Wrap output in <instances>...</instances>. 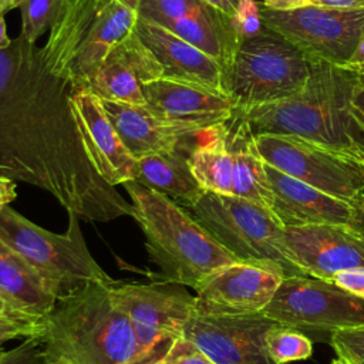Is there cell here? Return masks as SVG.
I'll list each match as a JSON object with an SVG mask.
<instances>
[{
	"mask_svg": "<svg viewBox=\"0 0 364 364\" xmlns=\"http://www.w3.org/2000/svg\"><path fill=\"white\" fill-rule=\"evenodd\" d=\"M307 4L331 9H363L364 0H306Z\"/></svg>",
	"mask_w": 364,
	"mask_h": 364,
	"instance_id": "obj_37",
	"label": "cell"
},
{
	"mask_svg": "<svg viewBox=\"0 0 364 364\" xmlns=\"http://www.w3.org/2000/svg\"><path fill=\"white\" fill-rule=\"evenodd\" d=\"M16 199V181L0 175V209Z\"/></svg>",
	"mask_w": 364,
	"mask_h": 364,
	"instance_id": "obj_38",
	"label": "cell"
},
{
	"mask_svg": "<svg viewBox=\"0 0 364 364\" xmlns=\"http://www.w3.org/2000/svg\"><path fill=\"white\" fill-rule=\"evenodd\" d=\"M41 318L28 314H0V355L3 346L14 338L37 337L41 331Z\"/></svg>",
	"mask_w": 364,
	"mask_h": 364,
	"instance_id": "obj_30",
	"label": "cell"
},
{
	"mask_svg": "<svg viewBox=\"0 0 364 364\" xmlns=\"http://www.w3.org/2000/svg\"><path fill=\"white\" fill-rule=\"evenodd\" d=\"M115 303L129 317L144 350L161 361L195 310V296L186 286L156 280L152 283L109 284Z\"/></svg>",
	"mask_w": 364,
	"mask_h": 364,
	"instance_id": "obj_10",
	"label": "cell"
},
{
	"mask_svg": "<svg viewBox=\"0 0 364 364\" xmlns=\"http://www.w3.org/2000/svg\"><path fill=\"white\" fill-rule=\"evenodd\" d=\"M105 0H61L43 57L53 74L70 80V70L87 30Z\"/></svg>",
	"mask_w": 364,
	"mask_h": 364,
	"instance_id": "obj_22",
	"label": "cell"
},
{
	"mask_svg": "<svg viewBox=\"0 0 364 364\" xmlns=\"http://www.w3.org/2000/svg\"><path fill=\"white\" fill-rule=\"evenodd\" d=\"M286 247L307 276L333 280L334 274L364 267V232L350 225L283 226Z\"/></svg>",
	"mask_w": 364,
	"mask_h": 364,
	"instance_id": "obj_14",
	"label": "cell"
},
{
	"mask_svg": "<svg viewBox=\"0 0 364 364\" xmlns=\"http://www.w3.org/2000/svg\"><path fill=\"white\" fill-rule=\"evenodd\" d=\"M68 213L64 233H53L33 223L9 205L0 209V239L18 253L58 299L91 283H114L90 253L80 218Z\"/></svg>",
	"mask_w": 364,
	"mask_h": 364,
	"instance_id": "obj_5",
	"label": "cell"
},
{
	"mask_svg": "<svg viewBox=\"0 0 364 364\" xmlns=\"http://www.w3.org/2000/svg\"><path fill=\"white\" fill-rule=\"evenodd\" d=\"M273 202L272 213L283 226L350 225L364 232L361 210L343 199L328 195L296 179L270 164H264Z\"/></svg>",
	"mask_w": 364,
	"mask_h": 364,
	"instance_id": "obj_17",
	"label": "cell"
},
{
	"mask_svg": "<svg viewBox=\"0 0 364 364\" xmlns=\"http://www.w3.org/2000/svg\"><path fill=\"white\" fill-rule=\"evenodd\" d=\"M230 27L239 43L257 36L263 30L259 4L255 0H239L236 11L230 17Z\"/></svg>",
	"mask_w": 364,
	"mask_h": 364,
	"instance_id": "obj_31",
	"label": "cell"
},
{
	"mask_svg": "<svg viewBox=\"0 0 364 364\" xmlns=\"http://www.w3.org/2000/svg\"><path fill=\"white\" fill-rule=\"evenodd\" d=\"M357 71H358V81L353 92L351 107L361 128L364 129V70H357Z\"/></svg>",
	"mask_w": 364,
	"mask_h": 364,
	"instance_id": "obj_36",
	"label": "cell"
},
{
	"mask_svg": "<svg viewBox=\"0 0 364 364\" xmlns=\"http://www.w3.org/2000/svg\"><path fill=\"white\" fill-rule=\"evenodd\" d=\"M311 60L310 78L300 92L233 115L245 119L253 134L296 135L364 161V129L351 107L358 71Z\"/></svg>",
	"mask_w": 364,
	"mask_h": 364,
	"instance_id": "obj_2",
	"label": "cell"
},
{
	"mask_svg": "<svg viewBox=\"0 0 364 364\" xmlns=\"http://www.w3.org/2000/svg\"><path fill=\"white\" fill-rule=\"evenodd\" d=\"M331 282L347 293L364 300V267L341 270L334 274Z\"/></svg>",
	"mask_w": 364,
	"mask_h": 364,
	"instance_id": "obj_35",
	"label": "cell"
},
{
	"mask_svg": "<svg viewBox=\"0 0 364 364\" xmlns=\"http://www.w3.org/2000/svg\"><path fill=\"white\" fill-rule=\"evenodd\" d=\"M311 65V57L303 50L263 26L257 36L239 44L226 71V90L235 111L296 95L307 84Z\"/></svg>",
	"mask_w": 364,
	"mask_h": 364,
	"instance_id": "obj_6",
	"label": "cell"
},
{
	"mask_svg": "<svg viewBox=\"0 0 364 364\" xmlns=\"http://www.w3.org/2000/svg\"><path fill=\"white\" fill-rule=\"evenodd\" d=\"M61 0H24L18 7L21 11V36L30 41L37 40L50 30Z\"/></svg>",
	"mask_w": 364,
	"mask_h": 364,
	"instance_id": "obj_29",
	"label": "cell"
},
{
	"mask_svg": "<svg viewBox=\"0 0 364 364\" xmlns=\"http://www.w3.org/2000/svg\"><path fill=\"white\" fill-rule=\"evenodd\" d=\"M188 209L240 262L277 266L286 277L307 276L291 259L283 225L270 209L235 195L206 191Z\"/></svg>",
	"mask_w": 364,
	"mask_h": 364,
	"instance_id": "obj_7",
	"label": "cell"
},
{
	"mask_svg": "<svg viewBox=\"0 0 364 364\" xmlns=\"http://www.w3.org/2000/svg\"><path fill=\"white\" fill-rule=\"evenodd\" d=\"M206 141L189 152V165L206 192L233 195V156L228 139V122L206 131Z\"/></svg>",
	"mask_w": 364,
	"mask_h": 364,
	"instance_id": "obj_26",
	"label": "cell"
},
{
	"mask_svg": "<svg viewBox=\"0 0 364 364\" xmlns=\"http://www.w3.org/2000/svg\"><path fill=\"white\" fill-rule=\"evenodd\" d=\"M77 84L47 67L21 34L0 48V175L48 192L88 222L132 216V205L91 164L70 95Z\"/></svg>",
	"mask_w": 364,
	"mask_h": 364,
	"instance_id": "obj_1",
	"label": "cell"
},
{
	"mask_svg": "<svg viewBox=\"0 0 364 364\" xmlns=\"http://www.w3.org/2000/svg\"><path fill=\"white\" fill-rule=\"evenodd\" d=\"M346 361V360H344ZM348 364H364V360H361V361H347Z\"/></svg>",
	"mask_w": 364,
	"mask_h": 364,
	"instance_id": "obj_47",
	"label": "cell"
},
{
	"mask_svg": "<svg viewBox=\"0 0 364 364\" xmlns=\"http://www.w3.org/2000/svg\"><path fill=\"white\" fill-rule=\"evenodd\" d=\"M149 259L162 280L196 289L219 269L240 262L182 205L136 181L122 183Z\"/></svg>",
	"mask_w": 364,
	"mask_h": 364,
	"instance_id": "obj_4",
	"label": "cell"
},
{
	"mask_svg": "<svg viewBox=\"0 0 364 364\" xmlns=\"http://www.w3.org/2000/svg\"><path fill=\"white\" fill-rule=\"evenodd\" d=\"M263 313L283 326L336 331L364 326V300L331 280L284 277Z\"/></svg>",
	"mask_w": 364,
	"mask_h": 364,
	"instance_id": "obj_11",
	"label": "cell"
},
{
	"mask_svg": "<svg viewBox=\"0 0 364 364\" xmlns=\"http://www.w3.org/2000/svg\"><path fill=\"white\" fill-rule=\"evenodd\" d=\"M101 104L124 145L136 159L175 151L183 139L193 136L161 119L146 105L109 100H101Z\"/></svg>",
	"mask_w": 364,
	"mask_h": 364,
	"instance_id": "obj_21",
	"label": "cell"
},
{
	"mask_svg": "<svg viewBox=\"0 0 364 364\" xmlns=\"http://www.w3.org/2000/svg\"><path fill=\"white\" fill-rule=\"evenodd\" d=\"M111 284V283H109ZM109 284L91 283L58 299L43 316L37 338L47 361L65 364H154Z\"/></svg>",
	"mask_w": 364,
	"mask_h": 364,
	"instance_id": "obj_3",
	"label": "cell"
},
{
	"mask_svg": "<svg viewBox=\"0 0 364 364\" xmlns=\"http://www.w3.org/2000/svg\"><path fill=\"white\" fill-rule=\"evenodd\" d=\"M162 77L159 63L134 30L108 53L85 87L101 100L145 105L141 85Z\"/></svg>",
	"mask_w": 364,
	"mask_h": 364,
	"instance_id": "obj_18",
	"label": "cell"
},
{
	"mask_svg": "<svg viewBox=\"0 0 364 364\" xmlns=\"http://www.w3.org/2000/svg\"><path fill=\"white\" fill-rule=\"evenodd\" d=\"M280 323L263 311L240 316H203L193 313L182 336L216 364H276L266 347L267 333Z\"/></svg>",
	"mask_w": 364,
	"mask_h": 364,
	"instance_id": "obj_12",
	"label": "cell"
},
{
	"mask_svg": "<svg viewBox=\"0 0 364 364\" xmlns=\"http://www.w3.org/2000/svg\"><path fill=\"white\" fill-rule=\"evenodd\" d=\"M43 364H65V363H63V361H47V360H44Z\"/></svg>",
	"mask_w": 364,
	"mask_h": 364,
	"instance_id": "obj_46",
	"label": "cell"
},
{
	"mask_svg": "<svg viewBox=\"0 0 364 364\" xmlns=\"http://www.w3.org/2000/svg\"><path fill=\"white\" fill-rule=\"evenodd\" d=\"M145 105L161 119L189 135L226 124L235 114L233 101L202 85L158 78L141 85Z\"/></svg>",
	"mask_w": 364,
	"mask_h": 364,
	"instance_id": "obj_15",
	"label": "cell"
},
{
	"mask_svg": "<svg viewBox=\"0 0 364 364\" xmlns=\"http://www.w3.org/2000/svg\"><path fill=\"white\" fill-rule=\"evenodd\" d=\"M361 213H363V219H364V199H363V205H361Z\"/></svg>",
	"mask_w": 364,
	"mask_h": 364,
	"instance_id": "obj_48",
	"label": "cell"
},
{
	"mask_svg": "<svg viewBox=\"0 0 364 364\" xmlns=\"http://www.w3.org/2000/svg\"><path fill=\"white\" fill-rule=\"evenodd\" d=\"M10 44H11V38L7 34L4 16H0V48H7Z\"/></svg>",
	"mask_w": 364,
	"mask_h": 364,
	"instance_id": "obj_42",
	"label": "cell"
},
{
	"mask_svg": "<svg viewBox=\"0 0 364 364\" xmlns=\"http://www.w3.org/2000/svg\"><path fill=\"white\" fill-rule=\"evenodd\" d=\"M161 364H216L195 343L179 336L169 346L168 351L159 361Z\"/></svg>",
	"mask_w": 364,
	"mask_h": 364,
	"instance_id": "obj_33",
	"label": "cell"
},
{
	"mask_svg": "<svg viewBox=\"0 0 364 364\" xmlns=\"http://www.w3.org/2000/svg\"><path fill=\"white\" fill-rule=\"evenodd\" d=\"M154 364H161V363H159V361H158V363H154Z\"/></svg>",
	"mask_w": 364,
	"mask_h": 364,
	"instance_id": "obj_49",
	"label": "cell"
},
{
	"mask_svg": "<svg viewBox=\"0 0 364 364\" xmlns=\"http://www.w3.org/2000/svg\"><path fill=\"white\" fill-rule=\"evenodd\" d=\"M213 9L202 0H139L138 17L162 26L171 20L203 14Z\"/></svg>",
	"mask_w": 364,
	"mask_h": 364,
	"instance_id": "obj_28",
	"label": "cell"
},
{
	"mask_svg": "<svg viewBox=\"0 0 364 364\" xmlns=\"http://www.w3.org/2000/svg\"><path fill=\"white\" fill-rule=\"evenodd\" d=\"M24 0H0V16H4L11 9L20 7Z\"/></svg>",
	"mask_w": 364,
	"mask_h": 364,
	"instance_id": "obj_43",
	"label": "cell"
},
{
	"mask_svg": "<svg viewBox=\"0 0 364 364\" xmlns=\"http://www.w3.org/2000/svg\"><path fill=\"white\" fill-rule=\"evenodd\" d=\"M139 0H105L94 16L70 70V81L87 85L108 53L135 30Z\"/></svg>",
	"mask_w": 364,
	"mask_h": 364,
	"instance_id": "obj_20",
	"label": "cell"
},
{
	"mask_svg": "<svg viewBox=\"0 0 364 364\" xmlns=\"http://www.w3.org/2000/svg\"><path fill=\"white\" fill-rule=\"evenodd\" d=\"M136 182L166 195L186 209L205 192L192 173L189 154L179 148L138 159Z\"/></svg>",
	"mask_w": 364,
	"mask_h": 364,
	"instance_id": "obj_25",
	"label": "cell"
},
{
	"mask_svg": "<svg viewBox=\"0 0 364 364\" xmlns=\"http://www.w3.org/2000/svg\"><path fill=\"white\" fill-rule=\"evenodd\" d=\"M347 65L354 70H364V36L361 37V40Z\"/></svg>",
	"mask_w": 364,
	"mask_h": 364,
	"instance_id": "obj_41",
	"label": "cell"
},
{
	"mask_svg": "<svg viewBox=\"0 0 364 364\" xmlns=\"http://www.w3.org/2000/svg\"><path fill=\"white\" fill-rule=\"evenodd\" d=\"M284 277V272L273 264L250 262L228 264L195 289L193 313L203 316L260 313Z\"/></svg>",
	"mask_w": 364,
	"mask_h": 364,
	"instance_id": "obj_13",
	"label": "cell"
},
{
	"mask_svg": "<svg viewBox=\"0 0 364 364\" xmlns=\"http://www.w3.org/2000/svg\"><path fill=\"white\" fill-rule=\"evenodd\" d=\"M135 31L159 63L164 78L202 85L228 95L225 70L215 58L165 27L144 18L138 17Z\"/></svg>",
	"mask_w": 364,
	"mask_h": 364,
	"instance_id": "obj_19",
	"label": "cell"
},
{
	"mask_svg": "<svg viewBox=\"0 0 364 364\" xmlns=\"http://www.w3.org/2000/svg\"><path fill=\"white\" fill-rule=\"evenodd\" d=\"M330 343L337 353V357L346 361L364 360V326L336 330L331 333Z\"/></svg>",
	"mask_w": 364,
	"mask_h": 364,
	"instance_id": "obj_32",
	"label": "cell"
},
{
	"mask_svg": "<svg viewBox=\"0 0 364 364\" xmlns=\"http://www.w3.org/2000/svg\"><path fill=\"white\" fill-rule=\"evenodd\" d=\"M260 7L264 27L279 33L309 57L347 65L364 36L363 9H331L307 4L291 10Z\"/></svg>",
	"mask_w": 364,
	"mask_h": 364,
	"instance_id": "obj_9",
	"label": "cell"
},
{
	"mask_svg": "<svg viewBox=\"0 0 364 364\" xmlns=\"http://www.w3.org/2000/svg\"><path fill=\"white\" fill-rule=\"evenodd\" d=\"M0 296L17 311L34 317L46 316L57 303L38 273L1 239Z\"/></svg>",
	"mask_w": 364,
	"mask_h": 364,
	"instance_id": "obj_24",
	"label": "cell"
},
{
	"mask_svg": "<svg viewBox=\"0 0 364 364\" xmlns=\"http://www.w3.org/2000/svg\"><path fill=\"white\" fill-rule=\"evenodd\" d=\"M266 347L276 364L303 361L311 357L313 343L299 328L279 324L266 336Z\"/></svg>",
	"mask_w": 364,
	"mask_h": 364,
	"instance_id": "obj_27",
	"label": "cell"
},
{
	"mask_svg": "<svg viewBox=\"0 0 364 364\" xmlns=\"http://www.w3.org/2000/svg\"><path fill=\"white\" fill-rule=\"evenodd\" d=\"M202 1L215 7L216 10L226 14L228 17H232L235 14L239 4V0H202Z\"/></svg>",
	"mask_w": 364,
	"mask_h": 364,
	"instance_id": "obj_40",
	"label": "cell"
},
{
	"mask_svg": "<svg viewBox=\"0 0 364 364\" xmlns=\"http://www.w3.org/2000/svg\"><path fill=\"white\" fill-rule=\"evenodd\" d=\"M70 107L85 152L100 176L112 186L135 181L138 159L124 145L100 97L85 85H75L70 95Z\"/></svg>",
	"mask_w": 364,
	"mask_h": 364,
	"instance_id": "obj_16",
	"label": "cell"
},
{
	"mask_svg": "<svg viewBox=\"0 0 364 364\" xmlns=\"http://www.w3.org/2000/svg\"><path fill=\"white\" fill-rule=\"evenodd\" d=\"M263 6L273 10H291L306 6V0H263Z\"/></svg>",
	"mask_w": 364,
	"mask_h": 364,
	"instance_id": "obj_39",
	"label": "cell"
},
{
	"mask_svg": "<svg viewBox=\"0 0 364 364\" xmlns=\"http://www.w3.org/2000/svg\"><path fill=\"white\" fill-rule=\"evenodd\" d=\"M264 162L361 210L364 161L331 151L296 135L255 134Z\"/></svg>",
	"mask_w": 364,
	"mask_h": 364,
	"instance_id": "obj_8",
	"label": "cell"
},
{
	"mask_svg": "<svg viewBox=\"0 0 364 364\" xmlns=\"http://www.w3.org/2000/svg\"><path fill=\"white\" fill-rule=\"evenodd\" d=\"M331 364H348V363H347V361H344L343 358H340V357H338V358H336L334 361H331Z\"/></svg>",
	"mask_w": 364,
	"mask_h": 364,
	"instance_id": "obj_45",
	"label": "cell"
},
{
	"mask_svg": "<svg viewBox=\"0 0 364 364\" xmlns=\"http://www.w3.org/2000/svg\"><path fill=\"white\" fill-rule=\"evenodd\" d=\"M0 314H23V313L17 311L9 301H6V300L0 296Z\"/></svg>",
	"mask_w": 364,
	"mask_h": 364,
	"instance_id": "obj_44",
	"label": "cell"
},
{
	"mask_svg": "<svg viewBox=\"0 0 364 364\" xmlns=\"http://www.w3.org/2000/svg\"><path fill=\"white\" fill-rule=\"evenodd\" d=\"M43 347L37 337L24 338L18 347L6 350L0 355V364H43Z\"/></svg>",
	"mask_w": 364,
	"mask_h": 364,
	"instance_id": "obj_34",
	"label": "cell"
},
{
	"mask_svg": "<svg viewBox=\"0 0 364 364\" xmlns=\"http://www.w3.org/2000/svg\"><path fill=\"white\" fill-rule=\"evenodd\" d=\"M228 139L233 156V195L272 208L273 196L262 158L250 125L232 117L228 121Z\"/></svg>",
	"mask_w": 364,
	"mask_h": 364,
	"instance_id": "obj_23",
	"label": "cell"
}]
</instances>
